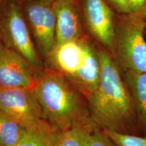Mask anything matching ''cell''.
Wrapping results in <instances>:
<instances>
[{
	"mask_svg": "<svg viewBox=\"0 0 146 146\" xmlns=\"http://www.w3.org/2000/svg\"><path fill=\"white\" fill-rule=\"evenodd\" d=\"M114 12L118 14H131V10L127 0H105Z\"/></svg>",
	"mask_w": 146,
	"mask_h": 146,
	"instance_id": "obj_17",
	"label": "cell"
},
{
	"mask_svg": "<svg viewBox=\"0 0 146 146\" xmlns=\"http://www.w3.org/2000/svg\"><path fill=\"white\" fill-rule=\"evenodd\" d=\"M89 146H116L103 129L98 127L91 132Z\"/></svg>",
	"mask_w": 146,
	"mask_h": 146,
	"instance_id": "obj_16",
	"label": "cell"
},
{
	"mask_svg": "<svg viewBox=\"0 0 146 146\" xmlns=\"http://www.w3.org/2000/svg\"><path fill=\"white\" fill-rule=\"evenodd\" d=\"M104 131L116 146H146V135H129Z\"/></svg>",
	"mask_w": 146,
	"mask_h": 146,
	"instance_id": "obj_15",
	"label": "cell"
},
{
	"mask_svg": "<svg viewBox=\"0 0 146 146\" xmlns=\"http://www.w3.org/2000/svg\"><path fill=\"white\" fill-rule=\"evenodd\" d=\"M0 108L26 128L44 120L33 89L0 88Z\"/></svg>",
	"mask_w": 146,
	"mask_h": 146,
	"instance_id": "obj_7",
	"label": "cell"
},
{
	"mask_svg": "<svg viewBox=\"0 0 146 146\" xmlns=\"http://www.w3.org/2000/svg\"><path fill=\"white\" fill-rule=\"evenodd\" d=\"M61 133L43 120L27 128L26 132L14 146H55Z\"/></svg>",
	"mask_w": 146,
	"mask_h": 146,
	"instance_id": "obj_11",
	"label": "cell"
},
{
	"mask_svg": "<svg viewBox=\"0 0 146 146\" xmlns=\"http://www.w3.org/2000/svg\"><path fill=\"white\" fill-rule=\"evenodd\" d=\"M2 45H3V44H2V43H1V40H0V47H1V46H2Z\"/></svg>",
	"mask_w": 146,
	"mask_h": 146,
	"instance_id": "obj_22",
	"label": "cell"
},
{
	"mask_svg": "<svg viewBox=\"0 0 146 146\" xmlns=\"http://www.w3.org/2000/svg\"><path fill=\"white\" fill-rule=\"evenodd\" d=\"M54 7L56 18V47L79 40L87 35L79 0H56Z\"/></svg>",
	"mask_w": 146,
	"mask_h": 146,
	"instance_id": "obj_9",
	"label": "cell"
},
{
	"mask_svg": "<svg viewBox=\"0 0 146 146\" xmlns=\"http://www.w3.org/2000/svg\"><path fill=\"white\" fill-rule=\"evenodd\" d=\"M8 0H0V9H1L3 5H5V3L8 1Z\"/></svg>",
	"mask_w": 146,
	"mask_h": 146,
	"instance_id": "obj_20",
	"label": "cell"
},
{
	"mask_svg": "<svg viewBox=\"0 0 146 146\" xmlns=\"http://www.w3.org/2000/svg\"><path fill=\"white\" fill-rule=\"evenodd\" d=\"M22 2L24 15L36 50L45 64L52 56L56 43V18L54 1Z\"/></svg>",
	"mask_w": 146,
	"mask_h": 146,
	"instance_id": "obj_5",
	"label": "cell"
},
{
	"mask_svg": "<svg viewBox=\"0 0 146 146\" xmlns=\"http://www.w3.org/2000/svg\"><path fill=\"white\" fill-rule=\"evenodd\" d=\"M145 27L137 13L116 14L114 58L121 72H146Z\"/></svg>",
	"mask_w": 146,
	"mask_h": 146,
	"instance_id": "obj_3",
	"label": "cell"
},
{
	"mask_svg": "<svg viewBox=\"0 0 146 146\" xmlns=\"http://www.w3.org/2000/svg\"><path fill=\"white\" fill-rule=\"evenodd\" d=\"M145 38H146V32L145 33Z\"/></svg>",
	"mask_w": 146,
	"mask_h": 146,
	"instance_id": "obj_24",
	"label": "cell"
},
{
	"mask_svg": "<svg viewBox=\"0 0 146 146\" xmlns=\"http://www.w3.org/2000/svg\"><path fill=\"white\" fill-rule=\"evenodd\" d=\"M33 91L43 120L61 132L77 126L97 125L87 98L60 73L45 68Z\"/></svg>",
	"mask_w": 146,
	"mask_h": 146,
	"instance_id": "obj_2",
	"label": "cell"
},
{
	"mask_svg": "<svg viewBox=\"0 0 146 146\" xmlns=\"http://www.w3.org/2000/svg\"><path fill=\"white\" fill-rule=\"evenodd\" d=\"M122 74L136 102L143 126V135H146V72L125 71L122 72Z\"/></svg>",
	"mask_w": 146,
	"mask_h": 146,
	"instance_id": "obj_12",
	"label": "cell"
},
{
	"mask_svg": "<svg viewBox=\"0 0 146 146\" xmlns=\"http://www.w3.org/2000/svg\"><path fill=\"white\" fill-rule=\"evenodd\" d=\"M128 3L131 10L132 13H138L143 5L145 4L146 0H127Z\"/></svg>",
	"mask_w": 146,
	"mask_h": 146,
	"instance_id": "obj_18",
	"label": "cell"
},
{
	"mask_svg": "<svg viewBox=\"0 0 146 146\" xmlns=\"http://www.w3.org/2000/svg\"><path fill=\"white\" fill-rule=\"evenodd\" d=\"M86 33L114 57L116 14L105 0H79Z\"/></svg>",
	"mask_w": 146,
	"mask_h": 146,
	"instance_id": "obj_6",
	"label": "cell"
},
{
	"mask_svg": "<svg viewBox=\"0 0 146 146\" xmlns=\"http://www.w3.org/2000/svg\"><path fill=\"white\" fill-rule=\"evenodd\" d=\"M97 125H81L61 133L55 146H89L91 132Z\"/></svg>",
	"mask_w": 146,
	"mask_h": 146,
	"instance_id": "obj_14",
	"label": "cell"
},
{
	"mask_svg": "<svg viewBox=\"0 0 146 146\" xmlns=\"http://www.w3.org/2000/svg\"><path fill=\"white\" fill-rule=\"evenodd\" d=\"M22 1H54L56 0H21Z\"/></svg>",
	"mask_w": 146,
	"mask_h": 146,
	"instance_id": "obj_21",
	"label": "cell"
},
{
	"mask_svg": "<svg viewBox=\"0 0 146 146\" xmlns=\"http://www.w3.org/2000/svg\"><path fill=\"white\" fill-rule=\"evenodd\" d=\"M141 17L143 18V20L146 23V1L145 4L143 5V6L142 7L141 10L137 13Z\"/></svg>",
	"mask_w": 146,
	"mask_h": 146,
	"instance_id": "obj_19",
	"label": "cell"
},
{
	"mask_svg": "<svg viewBox=\"0 0 146 146\" xmlns=\"http://www.w3.org/2000/svg\"><path fill=\"white\" fill-rule=\"evenodd\" d=\"M0 40L5 47L25 58L38 72L45 70L27 25L21 0H8L0 9Z\"/></svg>",
	"mask_w": 146,
	"mask_h": 146,
	"instance_id": "obj_4",
	"label": "cell"
},
{
	"mask_svg": "<svg viewBox=\"0 0 146 146\" xmlns=\"http://www.w3.org/2000/svg\"><path fill=\"white\" fill-rule=\"evenodd\" d=\"M85 60V51L81 38L56 46L45 66L60 73L72 83L83 68Z\"/></svg>",
	"mask_w": 146,
	"mask_h": 146,
	"instance_id": "obj_10",
	"label": "cell"
},
{
	"mask_svg": "<svg viewBox=\"0 0 146 146\" xmlns=\"http://www.w3.org/2000/svg\"><path fill=\"white\" fill-rule=\"evenodd\" d=\"M41 74L20 54L0 47V88L33 89Z\"/></svg>",
	"mask_w": 146,
	"mask_h": 146,
	"instance_id": "obj_8",
	"label": "cell"
},
{
	"mask_svg": "<svg viewBox=\"0 0 146 146\" xmlns=\"http://www.w3.org/2000/svg\"><path fill=\"white\" fill-rule=\"evenodd\" d=\"M26 130V127L0 108V143L1 145L14 146L22 138Z\"/></svg>",
	"mask_w": 146,
	"mask_h": 146,
	"instance_id": "obj_13",
	"label": "cell"
},
{
	"mask_svg": "<svg viewBox=\"0 0 146 146\" xmlns=\"http://www.w3.org/2000/svg\"><path fill=\"white\" fill-rule=\"evenodd\" d=\"M0 146H3V145L1 144V143H0Z\"/></svg>",
	"mask_w": 146,
	"mask_h": 146,
	"instance_id": "obj_23",
	"label": "cell"
},
{
	"mask_svg": "<svg viewBox=\"0 0 146 146\" xmlns=\"http://www.w3.org/2000/svg\"><path fill=\"white\" fill-rule=\"evenodd\" d=\"M101 72L98 86L87 98L91 117L103 130L143 135L136 102L114 58L96 45Z\"/></svg>",
	"mask_w": 146,
	"mask_h": 146,
	"instance_id": "obj_1",
	"label": "cell"
}]
</instances>
